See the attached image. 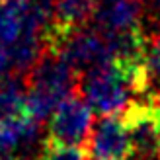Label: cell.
<instances>
[{"mask_svg": "<svg viewBox=\"0 0 160 160\" xmlns=\"http://www.w3.org/2000/svg\"><path fill=\"white\" fill-rule=\"evenodd\" d=\"M78 74L62 59L47 51L28 74V90L37 92L59 103L74 94Z\"/></svg>", "mask_w": 160, "mask_h": 160, "instance_id": "3957f363", "label": "cell"}, {"mask_svg": "<svg viewBox=\"0 0 160 160\" xmlns=\"http://www.w3.org/2000/svg\"><path fill=\"white\" fill-rule=\"evenodd\" d=\"M102 0H55L53 26L57 29L86 28L94 20Z\"/></svg>", "mask_w": 160, "mask_h": 160, "instance_id": "52a82bcc", "label": "cell"}, {"mask_svg": "<svg viewBox=\"0 0 160 160\" xmlns=\"http://www.w3.org/2000/svg\"><path fill=\"white\" fill-rule=\"evenodd\" d=\"M131 139L133 160H158L160 152V96L137 100L121 115Z\"/></svg>", "mask_w": 160, "mask_h": 160, "instance_id": "6da1fadb", "label": "cell"}, {"mask_svg": "<svg viewBox=\"0 0 160 160\" xmlns=\"http://www.w3.org/2000/svg\"><path fill=\"white\" fill-rule=\"evenodd\" d=\"M37 139L39 123L26 113L0 121V154L8 160H20V154L33 147Z\"/></svg>", "mask_w": 160, "mask_h": 160, "instance_id": "8992f818", "label": "cell"}, {"mask_svg": "<svg viewBox=\"0 0 160 160\" xmlns=\"http://www.w3.org/2000/svg\"><path fill=\"white\" fill-rule=\"evenodd\" d=\"M145 12L147 8L142 0H102L92 20V28L102 35L135 31L141 29Z\"/></svg>", "mask_w": 160, "mask_h": 160, "instance_id": "5b68a950", "label": "cell"}, {"mask_svg": "<svg viewBox=\"0 0 160 160\" xmlns=\"http://www.w3.org/2000/svg\"><path fill=\"white\" fill-rule=\"evenodd\" d=\"M20 160H28V158H20Z\"/></svg>", "mask_w": 160, "mask_h": 160, "instance_id": "8fae6325", "label": "cell"}, {"mask_svg": "<svg viewBox=\"0 0 160 160\" xmlns=\"http://www.w3.org/2000/svg\"><path fill=\"white\" fill-rule=\"evenodd\" d=\"M152 4H154V6H156V10H158V12H160V0H152Z\"/></svg>", "mask_w": 160, "mask_h": 160, "instance_id": "30bf717a", "label": "cell"}, {"mask_svg": "<svg viewBox=\"0 0 160 160\" xmlns=\"http://www.w3.org/2000/svg\"><path fill=\"white\" fill-rule=\"evenodd\" d=\"M35 160H90V156L82 147H65L45 141Z\"/></svg>", "mask_w": 160, "mask_h": 160, "instance_id": "9c48e42d", "label": "cell"}, {"mask_svg": "<svg viewBox=\"0 0 160 160\" xmlns=\"http://www.w3.org/2000/svg\"><path fill=\"white\" fill-rule=\"evenodd\" d=\"M158 160H160V152H158Z\"/></svg>", "mask_w": 160, "mask_h": 160, "instance_id": "7c38bea8", "label": "cell"}, {"mask_svg": "<svg viewBox=\"0 0 160 160\" xmlns=\"http://www.w3.org/2000/svg\"><path fill=\"white\" fill-rule=\"evenodd\" d=\"M94 111L82 96L72 94L61 102L47 127V141L65 147H80L88 142L94 129Z\"/></svg>", "mask_w": 160, "mask_h": 160, "instance_id": "7a4b0ae2", "label": "cell"}, {"mask_svg": "<svg viewBox=\"0 0 160 160\" xmlns=\"http://www.w3.org/2000/svg\"><path fill=\"white\" fill-rule=\"evenodd\" d=\"M142 70H145V76L150 86L154 82H160V33L145 37Z\"/></svg>", "mask_w": 160, "mask_h": 160, "instance_id": "ba28073f", "label": "cell"}, {"mask_svg": "<svg viewBox=\"0 0 160 160\" xmlns=\"http://www.w3.org/2000/svg\"><path fill=\"white\" fill-rule=\"evenodd\" d=\"M86 147L90 160H133L131 139L121 115L100 117Z\"/></svg>", "mask_w": 160, "mask_h": 160, "instance_id": "277c9868", "label": "cell"}]
</instances>
